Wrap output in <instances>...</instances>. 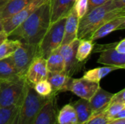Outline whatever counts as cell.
Instances as JSON below:
<instances>
[{
    "mask_svg": "<svg viewBox=\"0 0 125 124\" xmlns=\"http://www.w3.org/2000/svg\"><path fill=\"white\" fill-rule=\"evenodd\" d=\"M113 96L114 94L104 90L100 86L94 94L89 100L92 110L93 116L104 111L111 103Z\"/></svg>",
    "mask_w": 125,
    "mask_h": 124,
    "instance_id": "14",
    "label": "cell"
},
{
    "mask_svg": "<svg viewBox=\"0 0 125 124\" xmlns=\"http://www.w3.org/2000/svg\"><path fill=\"white\" fill-rule=\"evenodd\" d=\"M123 109H125V103L120 102H111L107 108L104 110L108 118L112 121L113 118Z\"/></svg>",
    "mask_w": 125,
    "mask_h": 124,
    "instance_id": "28",
    "label": "cell"
},
{
    "mask_svg": "<svg viewBox=\"0 0 125 124\" xmlns=\"http://www.w3.org/2000/svg\"><path fill=\"white\" fill-rule=\"evenodd\" d=\"M94 44L89 39H79V43L76 50V60L79 63L84 62L93 51Z\"/></svg>",
    "mask_w": 125,
    "mask_h": 124,
    "instance_id": "23",
    "label": "cell"
},
{
    "mask_svg": "<svg viewBox=\"0 0 125 124\" xmlns=\"http://www.w3.org/2000/svg\"><path fill=\"white\" fill-rule=\"evenodd\" d=\"M48 73L46 59L39 56L33 60L29 67L25 75V79L27 83L33 86L41 80H46Z\"/></svg>",
    "mask_w": 125,
    "mask_h": 124,
    "instance_id": "11",
    "label": "cell"
},
{
    "mask_svg": "<svg viewBox=\"0 0 125 124\" xmlns=\"http://www.w3.org/2000/svg\"><path fill=\"white\" fill-rule=\"evenodd\" d=\"M119 9H125V0H112Z\"/></svg>",
    "mask_w": 125,
    "mask_h": 124,
    "instance_id": "34",
    "label": "cell"
},
{
    "mask_svg": "<svg viewBox=\"0 0 125 124\" xmlns=\"http://www.w3.org/2000/svg\"><path fill=\"white\" fill-rule=\"evenodd\" d=\"M125 29V15H122L116 17L113 19H111L99 28H97L93 34L91 35L89 39L94 42L97 39L103 38L111 33L116 30H123Z\"/></svg>",
    "mask_w": 125,
    "mask_h": 124,
    "instance_id": "13",
    "label": "cell"
},
{
    "mask_svg": "<svg viewBox=\"0 0 125 124\" xmlns=\"http://www.w3.org/2000/svg\"><path fill=\"white\" fill-rule=\"evenodd\" d=\"M76 0H49L51 23L65 18L73 9Z\"/></svg>",
    "mask_w": 125,
    "mask_h": 124,
    "instance_id": "15",
    "label": "cell"
},
{
    "mask_svg": "<svg viewBox=\"0 0 125 124\" xmlns=\"http://www.w3.org/2000/svg\"><path fill=\"white\" fill-rule=\"evenodd\" d=\"M19 76L11 56L0 59V80H6Z\"/></svg>",
    "mask_w": 125,
    "mask_h": 124,
    "instance_id": "24",
    "label": "cell"
},
{
    "mask_svg": "<svg viewBox=\"0 0 125 124\" xmlns=\"http://www.w3.org/2000/svg\"><path fill=\"white\" fill-rule=\"evenodd\" d=\"M26 88L24 77L0 80V107H8L21 105Z\"/></svg>",
    "mask_w": 125,
    "mask_h": 124,
    "instance_id": "4",
    "label": "cell"
},
{
    "mask_svg": "<svg viewBox=\"0 0 125 124\" xmlns=\"http://www.w3.org/2000/svg\"><path fill=\"white\" fill-rule=\"evenodd\" d=\"M21 105L8 107H0V124H11L13 118L18 112Z\"/></svg>",
    "mask_w": 125,
    "mask_h": 124,
    "instance_id": "26",
    "label": "cell"
},
{
    "mask_svg": "<svg viewBox=\"0 0 125 124\" xmlns=\"http://www.w3.org/2000/svg\"><path fill=\"white\" fill-rule=\"evenodd\" d=\"M117 69H120L119 67H114V66H105L103 67H97L86 71L84 73L83 77L84 79H86L92 82L100 83V81L103 77H105L106 75H108L113 71Z\"/></svg>",
    "mask_w": 125,
    "mask_h": 124,
    "instance_id": "21",
    "label": "cell"
},
{
    "mask_svg": "<svg viewBox=\"0 0 125 124\" xmlns=\"http://www.w3.org/2000/svg\"><path fill=\"white\" fill-rule=\"evenodd\" d=\"M20 110V109H19ZM18 113H19V110H18V112L16 113V115H15V117L13 118V119H12V122H11V124H18Z\"/></svg>",
    "mask_w": 125,
    "mask_h": 124,
    "instance_id": "38",
    "label": "cell"
},
{
    "mask_svg": "<svg viewBox=\"0 0 125 124\" xmlns=\"http://www.w3.org/2000/svg\"><path fill=\"white\" fill-rule=\"evenodd\" d=\"M100 88V83H95L83 77H71L67 91H71L81 99L89 100Z\"/></svg>",
    "mask_w": 125,
    "mask_h": 124,
    "instance_id": "10",
    "label": "cell"
},
{
    "mask_svg": "<svg viewBox=\"0 0 125 124\" xmlns=\"http://www.w3.org/2000/svg\"><path fill=\"white\" fill-rule=\"evenodd\" d=\"M110 121H111L104 111L94 115L86 123L84 124H108Z\"/></svg>",
    "mask_w": 125,
    "mask_h": 124,
    "instance_id": "30",
    "label": "cell"
},
{
    "mask_svg": "<svg viewBox=\"0 0 125 124\" xmlns=\"http://www.w3.org/2000/svg\"><path fill=\"white\" fill-rule=\"evenodd\" d=\"M109 0H88L89 1V9L88 11L96 7H98L100 5H102L103 4H105V2L108 1Z\"/></svg>",
    "mask_w": 125,
    "mask_h": 124,
    "instance_id": "32",
    "label": "cell"
},
{
    "mask_svg": "<svg viewBox=\"0 0 125 124\" xmlns=\"http://www.w3.org/2000/svg\"><path fill=\"white\" fill-rule=\"evenodd\" d=\"M32 0H3L0 3V20L4 21L12 17Z\"/></svg>",
    "mask_w": 125,
    "mask_h": 124,
    "instance_id": "17",
    "label": "cell"
},
{
    "mask_svg": "<svg viewBox=\"0 0 125 124\" xmlns=\"http://www.w3.org/2000/svg\"><path fill=\"white\" fill-rule=\"evenodd\" d=\"M37 56H39L38 45L21 42L12 55L17 74L25 77L29 67Z\"/></svg>",
    "mask_w": 125,
    "mask_h": 124,
    "instance_id": "6",
    "label": "cell"
},
{
    "mask_svg": "<svg viewBox=\"0 0 125 124\" xmlns=\"http://www.w3.org/2000/svg\"><path fill=\"white\" fill-rule=\"evenodd\" d=\"M7 38H8V36H7V34L4 31H0V45H1L4 40H6Z\"/></svg>",
    "mask_w": 125,
    "mask_h": 124,
    "instance_id": "36",
    "label": "cell"
},
{
    "mask_svg": "<svg viewBox=\"0 0 125 124\" xmlns=\"http://www.w3.org/2000/svg\"><path fill=\"white\" fill-rule=\"evenodd\" d=\"M71 77H69L64 72H48L47 80L51 84L52 93L56 95L59 92L67 91Z\"/></svg>",
    "mask_w": 125,
    "mask_h": 124,
    "instance_id": "18",
    "label": "cell"
},
{
    "mask_svg": "<svg viewBox=\"0 0 125 124\" xmlns=\"http://www.w3.org/2000/svg\"><path fill=\"white\" fill-rule=\"evenodd\" d=\"M33 88L37 94L43 97H48L52 94H53L52 93V88L51 84L47 80V79L35 83L34 85H33Z\"/></svg>",
    "mask_w": 125,
    "mask_h": 124,
    "instance_id": "27",
    "label": "cell"
},
{
    "mask_svg": "<svg viewBox=\"0 0 125 124\" xmlns=\"http://www.w3.org/2000/svg\"><path fill=\"white\" fill-rule=\"evenodd\" d=\"M48 0H32L26 7L21 10L18 12L2 21L3 31L7 36L20 24H21L26 19H27L37 8L47 2Z\"/></svg>",
    "mask_w": 125,
    "mask_h": 124,
    "instance_id": "8",
    "label": "cell"
},
{
    "mask_svg": "<svg viewBox=\"0 0 125 124\" xmlns=\"http://www.w3.org/2000/svg\"><path fill=\"white\" fill-rule=\"evenodd\" d=\"M75 111L78 120L80 124L86 123L92 116L93 113L89 100L80 99L73 104H71Z\"/></svg>",
    "mask_w": 125,
    "mask_h": 124,
    "instance_id": "19",
    "label": "cell"
},
{
    "mask_svg": "<svg viewBox=\"0 0 125 124\" xmlns=\"http://www.w3.org/2000/svg\"><path fill=\"white\" fill-rule=\"evenodd\" d=\"M50 24L51 12L48 0L15 28L8 35V38L21 42L39 45Z\"/></svg>",
    "mask_w": 125,
    "mask_h": 124,
    "instance_id": "1",
    "label": "cell"
},
{
    "mask_svg": "<svg viewBox=\"0 0 125 124\" xmlns=\"http://www.w3.org/2000/svg\"><path fill=\"white\" fill-rule=\"evenodd\" d=\"M118 119H125V109H123L121 112H119L114 118L112 121L114 120H118Z\"/></svg>",
    "mask_w": 125,
    "mask_h": 124,
    "instance_id": "35",
    "label": "cell"
},
{
    "mask_svg": "<svg viewBox=\"0 0 125 124\" xmlns=\"http://www.w3.org/2000/svg\"><path fill=\"white\" fill-rule=\"evenodd\" d=\"M49 97L37 94L33 86L26 81L25 93L19 110L18 124H34L41 107Z\"/></svg>",
    "mask_w": 125,
    "mask_h": 124,
    "instance_id": "3",
    "label": "cell"
},
{
    "mask_svg": "<svg viewBox=\"0 0 125 124\" xmlns=\"http://www.w3.org/2000/svg\"><path fill=\"white\" fill-rule=\"evenodd\" d=\"M55 96L56 94L50 96L38 113L34 124H59Z\"/></svg>",
    "mask_w": 125,
    "mask_h": 124,
    "instance_id": "12",
    "label": "cell"
},
{
    "mask_svg": "<svg viewBox=\"0 0 125 124\" xmlns=\"http://www.w3.org/2000/svg\"><path fill=\"white\" fill-rule=\"evenodd\" d=\"M3 31V23L1 20H0V31Z\"/></svg>",
    "mask_w": 125,
    "mask_h": 124,
    "instance_id": "39",
    "label": "cell"
},
{
    "mask_svg": "<svg viewBox=\"0 0 125 124\" xmlns=\"http://www.w3.org/2000/svg\"><path fill=\"white\" fill-rule=\"evenodd\" d=\"M111 102L125 103V89H122L116 94H114V96Z\"/></svg>",
    "mask_w": 125,
    "mask_h": 124,
    "instance_id": "31",
    "label": "cell"
},
{
    "mask_svg": "<svg viewBox=\"0 0 125 124\" xmlns=\"http://www.w3.org/2000/svg\"><path fill=\"white\" fill-rule=\"evenodd\" d=\"M79 19L73 7L70 12L66 16L64 29V37L62 45H67L77 38Z\"/></svg>",
    "mask_w": 125,
    "mask_h": 124,
    "instance_id": "16",
    "label": "cell"
},
{
    "mask_svg": "<svg viewBox=\"0 0 125 124\" xmlns=\"http://www.w3.org/2000/svg\"><path fill=\"white\" fill-rule=\"evenodd\" d=\"M46 64L48 72H64V61L62 54L59 52L58 49L52 52L46 58Z\"/></svg>",
    "mask_w": 125,
    "mask_h": 124,
    "instance_id": "20",
    "label": "cell"
},
{
    "mask_svg": "<svg viewBox=\"0 0 125 124\" xmlns=\"http://www.w3.org/2000/svg\"><path fill=\"white\" fill-rule=\"evenodd\" d=\"M59 124H80L75 111L71 104L64 105L57 115Z\"/></svg>",
    "mask_w": 125,
    "mask_h": 124,
    "instance_id": "22",
    "label": "cell"
},
{
    "mask_svg": "<svg viewBox=\"0 0 125 124\" xmlns=\"http://www.w3.org/2000/svg\"><path fill=\"white\" fill-rule=\"evenodd\" d=\"M21 42L16 39H7L0 45V59H3L11 56L18 46L21 45Z\"/></svg>",
    "mask_w": 125,
    "mask_h": 124,
    "instance_id": "25",
    "label": "cell"
},
{
    "mask_svg": "<svg viewBox=\"0 0 125 124\" xmlns=\"http://www.w3.org/2000/svg\"><path fill=\"white\" fill-rule=\"evenodd\" d=\"M79 43V39H75L72 42L67 45H62L59 48V52L62 54L64 61V73L69 77L80 72L81 66L76 60V50Z\"/></svg>",
    "mask_w": 125,
    "mask_h": 124,
    "instance_id": "9",
    "label": "cell"
},
{
    "mask_svg": "<svg viewBox=\"0 0 125 124\" xmlns=\"http://www.w3.org/2000/svg\"><path fill=\"white\" fill-rule=\"evenodd\" d=\"M108 124H125V119H118L110 121Z\"/></svg>",
    "mask_w": 125,
    "mask_h": 124,
    "instance_id": "37",
    "label": "cell"
},
{
    "mask_svg": "<svg viewBox=\"0 0 125 124\" xmlns=\"http://www.w3.org/2000/svg\"><path fill=\"white\" fill-rule=\"evenodd\" d=\"M65 20L66 17L50 24L46 33L38 45L40 56L46 59L52 52L62 45Z\"/></svg>",
    "mask_w": 125,
    "mask_h": 124,
    "instance_id": "5",
    "label": "cell"
},
{
    "mask_svg": "<svg viewBox=\"0 0 125 124\" xmlns=\"http://www.w3.org/2000/svg\"><path fill=\"white\" fill-rule=\"evenodd\" d=\"M115 50L120 54H125V39H122L119 42H116Z\"/></svg>",
    "mask_w": 125,
    "mask_h": 124,
    "instance_id": "33",
    "label": "cell"
},
{
    "mask_svg": "<svg viewBox=\"0 0 125 124\" xmlns=\"http://www.w3.org/2000/svg\"><path fill=\"white\" fill-rule=\"evenodd\" d=\"M116 42L106 45H94L93 50L94 53H100L97 63L114 66L124 69L125 68V54H120L115 50Z\"/></svg>",
    "mask_w": 125,
    "mask_h": 124,
    "instance_id": "7",
    "label": "cell"
},
{
    "mask_svg": "<svg viewBox=\"0 0 125 124\" xmlns=\"http://www.w3.org/2000/svg\"><path fill=\"white\" fill-rule=\"evenodd\" d=\"M73 9L78 19H81L88 12V9H89L88 0H76L74 4Z\"/></svg>",
    "mask_w": 125,
    "mask_h": 124,
    "instance_id": "29",
    "label": "cell"
},
{
    "mask_svg": "<svg viewBox=\"0 0 125 124\" xmlns=\"http://www.w3.org/2000/svg\"><path fill=\"white\" fill-rule=\"evenodd\" d=\"M122 15H125V9L117 8L112 0L89 10L79 19L77 38L89 39L93 32L104 23Z\"/></svg>",
    "mask_w": 125,
    "mask_h": 124,
    "instance_id": "2",
    "label": "cell"
}]
</instances>
